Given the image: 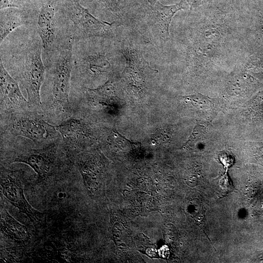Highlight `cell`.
Returning a JSON list of instances; mask_svg holds the SVG:
<instances>
[{
    "mask_svg": "<svg viewBox=\"0 0 263 263\" xmlns=\"http://www.w3.org/2000/svg\"><path fill=\"white\" fill-rule=\"evenodd\" d=\"M42 51L34 24L18 28L0 43L4 67L25 91L30 104L41 112L40 90L46 72Z\"/></svg>",
    "mask_w": 263,
    "mask_h": 263,
    "instance_id": "obj_1",
    "label": "cell"
},
{
    "mask_svg": "<svg viewBox=\"0 0 263 263\" xmlns=\"http://www.w3.org/2000/svg\"><path fill=\"white\" fill-rule=\"evenodd\" d=\"M74 42L70 34L60 31L53 45L43 50L46 72L40 90L42 111L47 121L54 126L72 114L70 94Z\"/></svg>",
    "mask_w": 263,
    "mask_h": 263,
    "instance_id": "obj_2",
    "label": "cell"
},
{
    "mask_svg": "<svg viewBox=\"0 0 263 263\" xmlns=\"http://www.w3.org/2000/svg\"><path fill=\"white\" fill-rule=\"evenodd\" d=\"M0 137L1 164L17 162L28 165L36 173L38 183L57 176L74 163V158L65 148L62 138L39 146L21 137Z\"/></svg>",
    "mask_w": 263,
    "mask_h": 263,
    "instance_id": "obj_3",
    "label": "cell"
},
{
    "mask_svg": "<svg viewBox=\"0 0 263 263\" xmlns=\"http://www.w3.org/2000/svg\"><path fill=\"white\" fill-rule=\"evenodd\" d=\"M0 135L23 137L39 146L61 138L56 126L47 121L41 111L32 106L11 113L0 114Z\"/></svg>",
    "mask_w": 263,
    "mask_h": 263,
    "instance_id": "obj_4",
    "label": "cell"
},
{
    "mask_svg": "<svg viewBox=\"0 0 263 263\" xmlns=\"http://www.w3.org/2000/svg\"><path fill=\"white\" fill-rule=\"evenodd\" d=\"M66 21L65 29L74 40L93 37H107L111 34L113 23L100 20L94 17L78 1H70L64 8Z\"/></svg>",
    "mask_w": 263,
    "mask_h": 263,
    "instance_id": "obj_5",
    "label": "cell"
},
{
    "mask_svg": "<svg viewBox=\"0 0 263 263\" xmlns=\"http://www.w3.org/2000/svg\"><path fill=\"white\" fill-rule=\"evenodd\" d=\"M55 126L65 148L74 159L76 154L85 150L98 139L93 123L77 114L73 113Z\"/></svg>",
    "mask_w": 263,
    "mask_h": 263,
    "instance_id": "obj_6",
    "label": "cell"
},
{
    "mask_svg": "<svg viewBox=\"0 0 263 263\" xmlns=\"http://www.w3.org/2000/svg\"><path fill=\"white\" fill-rule=\"evenodd\" d=\"M22 169L0 165V189L4 197L32 222L40 220L42 213L35 209L26 199L23 190Z\"/></svg>",
    "mask_w": 263,
    "mask_h": 263,
    "instance_id": "obj_7",
    "label": "cell"
},
{
    "mask_svg": "<svg viewBox=\"0 0 263 263\" xmlns=\"http://www.w3.org/2000/svg\"><path fill=\"white\" fill-rule=\"evenodd\" d=\"M30 106L22 94L19 83L0 59V114L11 113Z\"/></svg>",
    "mask_w": 263,
    "mask_h": 263,
    "instance_id": "obj_8",
    "label": "cell"
},
{
    "mask_svg": "<svg viewBox=\"0 0 263 263\" xmlns=\"http://www.w3.org/2000/svg\"><path fill=\"white\" fill-rule=\"evenodd\" d=\"M126 62L123 76L127 88L132 92L143 91L145 86L144 72L150 68L141 54L134 49L127 48L122 51Z\"/></svg>",
    "mask_w": 263,
    "mask_h": 263,
    "instance_id": "obj_9",
    "label": "cell"
},
{
    "mask_svg": "<svg viewBox=\"0 0 263 263\" xmlns=\"http://www.w3.org/2000/svg\"><path fill=\"white\" fill-rule=\"evenodd\" d=\"M101 158L97 153L83 151L76 154L75 166L80 173L88 190L92 192L97 189L102 173Z\"/></svg>",
    "mask_w": 263,
    "mask_h": 263,
    "instance_id": "obj_10",
    "label": "cell"
},
{
    "mask_svg": "<svg viewBox=\"0 0 263 263\" xmlns=\"http://www.w3.org/2000/svg\"><path fill=\"white\" fill-rule=\"evenodd\" d=\"M56 10L51 4H43L39 11L36 21V29L41 40L43 50L51 47L56 42L58 34L56 20Z\"/></svg>",
    "mask_w": 263,
    "mask_h": 263,
    "instance_id": "obj_11",
    "label": "cell"
},
{
    "mask_svg": "<svg viewBox=\"0 0 263 263\" xmlns=\"http://www.w3.org/2000/svg\"><path fill=\"white\" fill-rule=\"evenodd\" d=\"M153 5L152 13L159 35L164 40H167L169 38V26L174 15L184 8L183 1L169 6L164 5L159 2H156Z\"/></svg>",
    "mask_w": 263,
    "mask_h": 263,
    "instance_id": "obj_12",
    "label": "cell"
},
{
    "mask_svg": "<svg viewBox=\"0 0 263 263\" xmlns=\"http://www.w3.org/2000/svg\"><path fill=\"white\" fill-rule=\"evenodd\" d=\"M0 220L1 231L10 239L20 242L29 240L27 227L13 217L4 207L1 208Z\"/></svg>",
    "mask_w": 263,
    "mask_h": 263,
    "instance_id": "obj_13",
    "label": "cell"
},
{
    "mask_svg": "<svg viewBox=\"0 0 263 263\" xmlns=\"http://www.w3.org/2000/svg\"><path fill=\"white\" fill-rule=\"evenodd\" d=\"M26 15L22 13L12 11H4L1 10L0 22V43L14 31L18 28L24 26L34 24Z\"/></svg>",
    "mask_w": 263,
    "mask_h": 263,
    "instance_id": "obj_14",
    "label": "cell"
},
{
    "mask_svg": "<svg viewBox=\"0 0 263 263\" xmlns=\"http://www.w3.org/2000/svg\"><path fill=\"white\" fill-rule=\"evenodd\" d=\"M207 125L202 122H197L188 140L185 144V147L192 148L198 144L204 138L207 132Z\"/></svg>",
    "mask_w": 263,
    "mask_h": 263,
    "instance_id": "obj_15",
    "label": "cell"
},
{
    "mask_svg": "<svg viewBox=\"0 0 263 263\" xmlns=\"http://www.w3.org/2000/svg\"><path fill=\"white\" fill-rule=\"evenodd\" d=\"M26 3V0H0V9L21 8L24 7Z\"/></svg>",
    "mask_w": 263,
    "mask_h": 263,
    "instance_id": "obj_16",
    "label": "cell"
},
{
    "mask_svg": "<svg viewBox=\"0 0 263 263\" xmlns=\"http://www.w3.org/2000/svg\"><path fill=\"white\" fill-rule=\"evenodd\" d=\"M219 186L221 190L225 192H227L232 190V185L226 173H225L220 179Z\"/></svg>",
    "mask_w": 263,
    "mask_h": 263,
    "instance_id": "obj_17",
    "label": "cell"
},
{
    "mask_svg": "<svg viewBox=\"0 0 263 263\" xmlns=\"http://www.w3.org/2000/svg\"><path fill=\"white\" fill-rule=\"evenodd\" d=\"M219 159L226 168L230 167L234 161L233 156L226 152H221L219 155Z\"/></svg>",
    "mask_w": 263,
    "mask_h": 263,
    "instance_id": "obj_18",
    "label": "cell"
},
{
    "mask_svg": "<svg viewBox=\"0 0 263 263\" xmlns=\"http://www.w3.org/2000/svg\"><path fill=\"white\" fill-rule=\"evenodd\" d=\"M101 4L104 7L111 10H113L114 5L112 0H96Z\"/></svg>",
    "mask_w": 263,
    "mask_h": 263,
    "instance_id": "obj_19",
    "label": "cell"
},
{
    "mask_svg": "<svg viewBox=\"0 0 263 263\" xmlns=\"http://www.w3.org/2000/svg\"><path fill=\"white\" fill-rule=\"evenodd\" d=\"M158 253L161 256L164 258L168 257L169 255V248L166 245H163L159 249Z\"/></svg>",
    "mask_w": 263,
    "mask_h": 263,
    "instance_id": "obj_20",
    "label": "cell"
},
{
    "mask_svg": "<svg viewBox=\"0 0 263 263\" xmlns=\"http://www.w3.org/2000/svg\"><path fill=\"white\" fill-rule=\"evenodd\" d=\"M146 252L148 255L151 257L155 256L156 254L155 250L152 248H148Z\"/></svg>",
    "mask_w": 263,
    "mask_h": 263,
    "instance_id": "obj_21",
    "label": "cell"
},
{
    "mask_svg": "<svg viewBox=\"0 0 263 263\" xmlns=\"http://www.w3.org/2000/svg\"><path fill=\"white\" fill-rule=\"evenodd\" d=\"M148 0L151 5H154L156 2L157 0Z\"/></svg>",
    "mask_w": 263,
    "mask_h": 263,
    "instance_id": "obj_22",
    "label": "cell"
}]
</instances>
